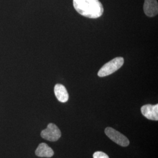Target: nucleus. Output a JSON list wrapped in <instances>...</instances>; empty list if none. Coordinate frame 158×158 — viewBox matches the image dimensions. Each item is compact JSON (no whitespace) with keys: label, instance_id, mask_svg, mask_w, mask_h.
Returning <instances> with one entry per match:
<instances>
[{"label":"nucleus","instance_id":"nucleus-1","mask_svg":"<svg viewBox=\"0 0 158 158\" xmlns=\"http://www.w3.org/2000/svg\"><path fill=\"white\" fill-rule=\"evenodd\" d=\"M76 11L80 15L89 18H98L101 17L104 8L99 0H73Z\"/></svg>","mask_w":158,"mask_h":158},{"label":"nucleus","instance_id":"nucleus-4","mask_svg":"<svg viewBox=\"0 0 158 158\" xmlns=\"http://www.w3.org/2000/svg\"><path fill=\"white\" fill-rule=\"evenodd\" d=\"M105 133L111 140L121 147H127L130 144L129 139L125 136L113 128H106Z\"/></svg>","mask_w":158,"mask_h":158},{"label":"nucleus","instance_id":"nucleus-6","mask_svg":"<svg viewBox=\"0 0 158 158\" xmlns=\"http://www.w3.org/2000/svg\"><path fill=\"white\" fill-rule=\"evenodd\" d=\"M143 11L148 17L156 16L158 13V4L156 0H145Z\"/></svg>","mask_w":158,"mask_h":158},{"label":"nucleus","instance_id":"nucleus-9","mask_svg":"<svg viewBox=\"0 0 158 158\" xmlns=\"http://www.w3.org/2000/svg\"><path fill=\"white\" fill-rule=\"evenodd\" d=\"M93 158H109V156L104 152L97 151L93 154Z\"/></svg>","mask_w":158,"mask_h":158},{"label":"nucleus","instance_id":"nucleus-5","mask_svg":"<svg viewBox=\"0 0 158 158\" xmlns=\"http://www.w3.org/2000/svg\"><path fill=\"white\" fill-rule=\"evenodd\" d=\"M142 114L150 120L158 121V104H147L143 106L141 109Z\"/></svg>","mask_w":158,"mask_h":158},{"label":"nucleus","instance_id":"nucleus-2","mask_svg":"<svg viewBox=\"0 0 158 158\" xmlns=\"http://www.w3.org/2000/svg\"><path fill=\"white\" fill-rule=\"evenodd\" d=\"M124 62L123 57H118L113 59L109 62L105 64L98 71V76L99 77H105L110 75L121 68Z\"/></svg>","mask_w":158,"mask_h":158},{"label":"nucleus","instance_id":"nucleus-8","mask_svg":"<svg viewBox=\"0 0 158 158\" xmlns=\"http://www.w3.org/2000/svg\"><path fill=\"white\" fill-rule=\"evenodd\" d=\"M55 94L60 102H66L69 100V94L66 87L62 85L57 84L54 88Z\"/></svg>","mask_w":158,"mask_h":158},{"label":"nucleus","instance_id":"nucleus-7","mask_svg":"<svg viewBox=\"0 0 158 158\" xmlns=\"http://www.w3.org/2000/svg\"><path fill=\"white\" fill-rule=\"evenodd\" d=\"M35 155L41 158H51L54 155V151L45 143H41L36 149Z\"/></svg>","mask_w":158,"mask_h":158},{"label":"nucleus","instance_id":"nucleus-3","mask_svg":"<svg viewBox=\"0 0 158 158\" xmlns=\"http://www.w3.org/2000/svg\"><path fill=\"white\" fill-rule=\"evenodd\" d=\"M62 134L60 130L56 125L50 123L48 125L47 128L42 130L40 136L42 138L51 142L57 141L61 137Z\"/></svg>","mask_w":158,"mask_h":158}]
</instances>
